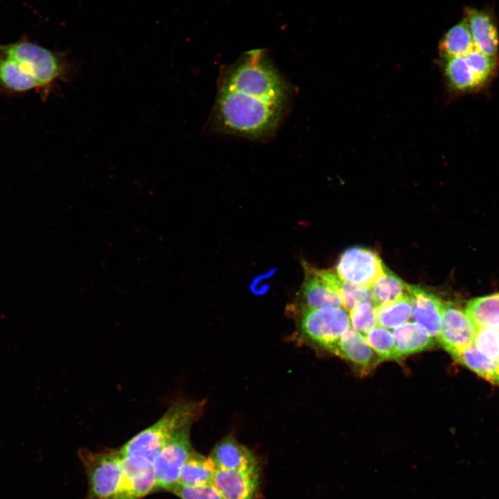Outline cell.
Returning <instances> with one entry per match:
<instances>
[{
	"label": "cell",
	"mask_w": 499,
	"mask_h": 499,
	"mask_svg": "<svg viewBox=\"0 0 499 499\" xmlns=\"http://www.w3.org/2000/svg\"><path fill=\"white\" fill-rule=\"evenodd\" d=\"M211 114L218 132L271 137L288 111L292 89L262 50H253L221 73Z\"/></svg>",
	"instance_id": "1"
},
{
	"label": "cell",
	"mask_w": 499,
	"mask_h": 499,
	"mask_svg": "<svg viewBox=\"0 0 499 499\" xmlns=\"http://www.w3.org/2000/svg\"><path fill=\"white\" fill-rule=\"evenodd\" d=\"M203 403L197 401L173 404L153 425L140 432L121 449L123 456H130L153 462L168 441L182 428L191 425L200 416Z\"/></svg>",
	"instance_id": "2"
},
{
	"label": "cell",
	"mask_w": 499,
	"mask_h": 499,
	"mask_svg": "<svg viewBox=\"0 0 499 499\" xmlns=\"http://www.w3.org/2000/svg\"><path fill=\"white\" fill-rule=\"evenodd\" d=\"M88 480L85 499H116L122 476L121 449L78 450Z\"/></svg>",
	"instance_id": "3"
},
{
	"label": "cell",
	"mask_w": 499,
	"mask_h": 499,
	"mask_svg": "<svg viewBox=\"0 0 499 499\" xmlns=\"http://www.w3.org/2000/svg\"><path fill=\"white\" fill-rule=\"evenodd\" d=\"M0 55L20 64L44 90H49L52 84L67 78L69 73L68 66L61 55L29 42L0 46Z\"/></svg>",
	"instance_id": "4"
},
{
	"label": "cell",
	"mask_w": 499,
	"mask_h": 499,
	"mask_svg": "<svg viewBox=\"0 0 499 499\" xmlns=\"http://www.w3.org/2000/svg\"><path fill=\"white\" fill-rule=\"evenodd\" d=\"M301 333L335 353L342 335L350 328V317L342 307L301 308Z\"/></svg>",
	"instance_id": "5"
},
{
	"label": "cell",
	"mask_w": 499,
	"mask_h": 499,
	"mask_svg": "<svg viewBox=\"0 0 499 499\" xmlns=\"http://www.w3.org/2000/svg\"><path fill=\"white\" fill-rule=\"evenodd\" d=\"M191 426L180 429L153 460L157 489L171 491L178 484L182 468L191 453Z\"/></svg>",
	"instance_id": "6"
},
{
	"label": "cell",
	"mask_w": 499,
	"mask_h": 499,
	"mask_svg": "<svg viewBox=\"0 0 499 499\" xmlns=\"http://www.w3.org/2000/svg\"><path fill=\"white\" fill-rule=\"evenodd\" d=\"M304 267L305 277L299 295L301 308L343 307L337 273L306 264Z\"/></svg>",
	"instance_id": "7"
},
{
	"label": "cell",
	"mask_w": 499,
	"mask_h": 499,
	"mask_svg": "<svg viewBox=\"0 0 499 499\" xmlns=\"http://www.w3.org/2000/svg\"><path fill=\"white\" fill-rule=\"evenodd\" d=\"M385 269L381 259L375 252L361 247H353L340 256L335 272L345 282L371 287Z\"/></svg>",
	"instance_id": "8"
},
{
	"label": "cell",
	"mask_w": 499,
	"mask_h": 499,
	"mask_svg": "<svg viewBox=\"0 0 499 499\" xmlns=\"http://www.w3.org/2000/svg\"><path fill=\"white\" fill-rule=\"evenodd\" d=\"M477 331L478 328L465 311L451 302L444 304L437 340L452 356L473 344Z\"/></svg>",
	"instance_id": "9"
},
{
	"label": "cell",
	"mask_w": 499,
	"mask_h": 499,
	"mask_svg": "<svg viewBox=\"0 0 499 499\" xmlns=\"http://www.w3.org/2000/svg\"><path fill=\"white\" fill-rule=\"evenodd\" d=\"M155 489L152 462L123 455L122 476L116 499H141Z\"/></svg>",
	"instance_id": "10"
},
{
	"label": "cell",
	"mask_w": 499,
	"mask_h": 499,
	"mask_svg": "<svg viewBox=\"0 0 499 499\" xmlns=\"http://www.w3.org/2000/svg\"><path fill=\"white\" fill-rule=\"evenodd\" d=\"M412 305V318L434 339L439 335L444 304L436 295L417 286L408 285Z\"/></svg>",
	"instance_id": "11"
},
{
	"label": "cell",
	"mask_w": 499,
	"mask_h": 499,
	"mask_svg": "<svg viewBox=\"0 0 499 499\" xmlns=\"http://www.w3.org/2000/svg\"><path fill=\"white\" fill-rule=\"evenodd\" d=\"M259 469L250 471L216 469L213 484L223 499H254L259 486Z\"/></svg>",
	"instance_id": "12"
},
{
	"label": "cell",
	"mask_w": 499,
	"mask_h": 499,
	"mask_svg": "<svg viewBox=\"0 0 499 499\" xmlns=\"http://www.w3.org/2000/svg\"><path fill=\"white\" fill-rule=\"evenodd\" d=\"M209 457L216 469L250 471L259 469L252 452L233 437H225L216 444Z\"/></svg>",
	"instance_id": "13"
},
{
	"label": "cell",
	"mask_w": 499,
	"mask_h": 499,
	"mask_svg": "<svg viewBox=\"0 0 499 499\" xmlns=\"http://www.w3.org/2000/svg\"><path fill=\"white\" fill-rule=\"evenodd\" d=\"M465 19L474 47L489 55L496 57L498 51L499 37L491 17L484 11L469 8L466 10Z\"/></svg>",
	"instance_id": "14"
},
{
	"label": "cell",
	"mask_w": 499,
	"mask_h": 499,
	"mask_svg": "<svg viewBox=\"0 0 499 499\" xmlns=\"http://www.w3.org/2000/svg\"><path fill=\"white\" fill-rule=\"evenodd\" d=\"M397 358L415 353L432 347L434 339L416 322H406L393 330Z\"/></svg>",
	"instance_id": "15"
},
{
	"label": "cell",
	"mask_w": 499,
	"mask_h": 499,
	"mask_svg": "<svg viewBox=\"0 0 499 499\" xmlns=\"http://www.w3.org/2000/svg\"><path fill=\"white\" fill-rule=\"evenodd\" d=\"M335 354L363 368L370 367L374 360L373 349L365 337L351 327L342 335Z\"/></svg>",
	"instance_id": "16"
},
{
	"label": "cell",
	"mask_w": 499,
	"mask_h": 499,
	"mask_svg": "<svg viewBox=\"0 0 499 499\" xmlns=\"http://www.w3.org/2000/svg\"><path fill=\"white\" fill-rule=\"evenodd\" d=\"M0 86L15 92L40 88L35 78L14 60L0 55Z\"/></svg>",
	"instance_id": "17"
},
{
	"label": "cell",
	"mask_w": 499,
	"mask_h": 499,
	"mask_svg": "<svg viewBox=\"0 0 499 499\" xmlns=\"http://www.w3.org/2000/svg\"><path fill=\"white\" fill-rule=\"evenodd\" d=\"M465 313L478 329L499 327V293L470 300Z\"/></svg>",
	"instance_id": "18"
},
{
	"label": "cell",
	"mask_w": 499,
	"mask_h": 499,
	"mask_svg": "<svg viewBox=\"0 0 499 499\" xmlns=\"http://www.w3.org/2000/svg\"><path fill=\"white\" fill-rule=\"evenodd\" d=\"M215 471L216 468L209 457L192 450L182 468L178 484L200 486L211 484Z\"/></svg>",
	"instance_id": "19"
},
{
	"label": "cell",
	"mask_w": 499,
	"mask_h": 499,
	"mask_svg": "<svg viewBox=\"0 0 499 499\" xmlns=\"http://www.w3.org/2000/svg\"><path fill=\"white\" fill-rule=\"evenodd\" d=\"M453 357L483 378L499 385V362L487 358L474 344L463 349Z\"/></svg>",
	"instance_id": "20"
},
{
	"label": "cell",
	"mask_w": 499,
	"mask_h": 499,
	"mask_svg": "<svg viewBox=\"0 0 499 499\" xmlns=\"http://www.w3.org/2000/svg\"><path fill=\"white\" fill-rule=\"evenodd\" d=\"M444 60L445 76L453 89L459 91H469L482 87L468 64L465 55Z\"/></svg>",
	"instance_id": "21"
},
{
	"label": "cell",
	"mask_w": 499,
	"mask_h": 499,
	"mask_svg": "<svg viewBox=\"0 0 499 499\" xmlns=\"http://www.w3.org/2000/svg\"><path fill=\"white\" fill-rule=\"evenodd\" d=\"M474 48L465 19L448 30L439 44V51L444 59L464 56Z\"/></svg>",
	"instance_id": "22"
},
{
	"label": "cell",
	"mask_w": 499,
	"mask_h": 499,
	"mask_svg": "<svg viewBox=\"0 0 499 499\" xmlns=\"http://www.w3.org/2000/svg\"><path fill=\"white\" fill-rule=\"evenodd\" d=\"M375 306L396 301L408 294V284L386 268L371 286Z\"/></svg>",
	"instance_id": "23"
},
{
	"label": "cell",
	"mask_w": 499,
	"mask_h": 499,
	"mask_svg": "<svg viewBox=\"0 0 499 499\" xmlns=\"http://www.w3.org/2000/svg\"><path fill=\"white\" fill-rule=\"evenodd\" d=\"M378 324L385 328L394 329L406 323L412 314V299L407 294L399 299L376 306Z\"/></svg>",
	"instance_id": "24"
},
{
	"label": "cell",
	"mask_w": 499,
	"mask_h": 499,
	"mask_svg": "<svg viewBox=\"0 0 499 499\" xmlns=\"http://www.w3.org/2000/svg\"><path fill=\"white\" fill-rule=\"evenodd\" d=\"M365 335L368 344L381 360L398 359L394 335L386 328L376 326Z\"/></svg>",
	"instance_id": "25"
},
{
	"label": "cell",
	"mask_w": 499,
	"mask_h": 499,
	"mask_svg": "<svg viewBox=\"0 0 499 499\" xmlns=\"http://www.w3.org/2000/svg\"><path fill=\"white\" fill-rule=\"evenodd\" d=\"M466 62L482 86L493 76L497 68L496 57L489 55L475 48L465 55Z\"/></svg>",
	"instance_id": "26"
},
{
	"label": "cell",
	"mask_w": 499,
	"mask_h": 499,
	"mask_svg": "<svg viewBox=\"0 0 499 499\" xmlns=\"http://www.w3.org/2000/svg\"><path fill=\"white\" fill-rule=\"evenodd\" d=\"M338 291L342 300L343 307L348 311L360 303L373 302L371 287L347 283L340 278Z\"/></svg>",
	"instance_id": "27"
},
{
	"label": "cell",
	"mask_w": 499,
	"mask_h": 499,
	"mask_svg": "<svg viewBox=\"0 0 499 499\" xmlns=\"http://www.w3.org/2000/svg\"><path fill=\"white\" fill-rule=\"evenodd\" d=\"M350 321L354 329L365 334L378 324L376 308L373 302H362L350 310Z\"/></svg>",
	"instance_id": "28"
},
{
	"label": "cell",
	"mask_w": 499,
	"mask_h": 499,
	"mask_svg": "<svg viewBox=\"0 0 499 499\" xmlns=\"http://www.w3.org/2000/svg\"><path fill=\"white\" fill-rule=\"evenodd\" d=\"M473 344L487 358L499 362V331L497 329H478Z\"/></svg>",
	"instance_id": "29"
},
{
	"label": "cell",
	"mask_w": 499,
	"mask_h": 499,
	"mask_svg": "<svg viewBox=\"0 0 499 499\" xmlns=\"http://www.w3.org/2000/svg\"><path fill=\"white\" fill-rule=\"evenodd\" d=\"M171 492L181 499H223L213 483L200 486L177 484Z\"/></svg>",
	"instance_id": "30"
},
{
	"label": "cell",
	"mask_w": 499,
	"mask_h": 499,
	"mask_svg": "<svg viewBox=\"0 0 499 499\" xmlns=\"http://www.w3.org/2000/svg\"><path fill=\"white\" fill-rule=\"evenodd\" d=\"M497 329L499 331V327Z\"/></svg>",
	"instance_id": "31"
}]
</instances>
